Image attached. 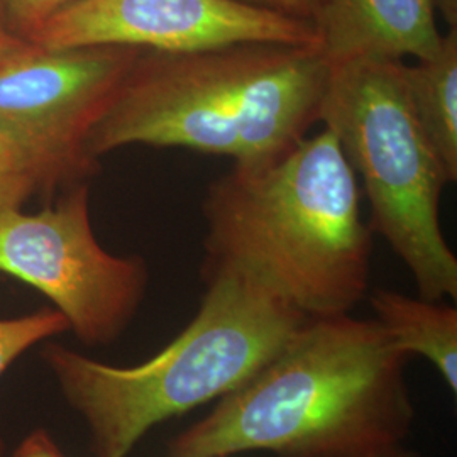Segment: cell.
I'll list each match as a JSON object with an SVG mask.
<instances>
[{
    "label": "cell",
    "instance_id": "1",
    "mask_svg": "<svg viewBox=\"0 0 457 457\" xmlns=\"http://www.w3.org/2000/svg\"><path fill=\"white\" fill-rule=\"evenodd\" d=\"M407 361L375 319H307L271 360L170 442L168 456H385L415 420Z\"/></svg>",
    "mask_w": 457,
    "mask_h": 457
},
{
    "label": "cell",
    "instance_id": "2",
    "mask_svg": "<svg viewBox=\"0 0 457 457\" xmlns=\"http://www.w3.org/2000/svg\"><path fill=\"white\" fill-rule=\"evenodd\" d=\"M202 213L204 270L254 278L311 319L351 313L368 295L373 230L327 128L262 163L232 164L207 187Z\"/></svg>",
    "mask_w": 457,
    "mask_h": 457
},
{
    "label": "cell",
    "instance_id": "3",
    "mask_svg": "<svg viewBox=\"0 0 457 457\" xmlns=\"http://www.w3.org/2000/svg\"><path fill=\"white\" fill-rule=\"evenodd\" d=\"M328 65L317 46L243 43L141 51L88 137L98 160L119 147H187L262 163L320 122Z\"/></svg>",
    "mask_w": 457,
    "mask_h": 457
},
{
    "label": "cell",
    "instance_id": "4",
    "mask_svg": "<svg viewBox=\"0 0 457 457\" xmlns=\"http://www.w3.org/2000/svg\"><path fill=\"white\" fill-rule=\"evenodd\" d=\"M192 322L151 360L112 366L51 344L43 361L97 457H128L154 425L219 400L271 360L307 319L245 273L204 270Z\"/></svg>",
    "mask_w": 457,
    "mask_h": 457
},
{
    "label": "cell",
    "instance_id": "5",
    "mask_svg": "<svg viewBox=\"0 0 457 457\" xmlns=\"http://www.w3.org/2000/svg\"><path fill=\"white\" fill-rule=\"evenodd\" d=\"M320 124L362 181L370 228L407 266L419 296L456 300L457 258L441 226L442 190L451 181L410 107L403 62L328 66Z\"/></svg>",
    "mask_w": 457,
    "mask_h": 457
},
{
    "label": "cell",
    "instance_id": "6",
    "mask_svg": "<svg viewBox=\"0 0 457 457\" xmlns=\"http://www.w3.org/2000/svg\"><path fill=\"white\" fill-rule=\"evenodd\" d=\"M0 273L49 298L87 345L117 341L139 311L147 287L141 258L115 256L98 243L83 183L43 212L0 213Z\"/></svg>",
    "mask_w": 457,
    "mask_h": 457
},
{
    "label": "cell",
    "instance_id": "7",
    "mask_svg": "<svg viewBox=\"0 0 457 457\" xmlns=\"http://www.w3.org/2000/svg\"><path fill=\"white\" fill-rule=\"evenodd\" d=\"M141 51L24 43L0 60V134L41 164L49 185L85 180L98 170L88 137Z\"/></svg>",
    "mask_w": 457,
    "mask_h": 457
},
{
    "label": "cell",
    "instance_id": "8",
    "mask_svg": "<svg viewBox=\"0 0 457 457\" xmlns=\"http://www.w3.org/2000/svg\"><path fill=\"white\" fill-rule=\"evenodd\" d=\"M29 43L190 53L243 43L317 46L319 37L307 21L239 0H79L46 21Z\"/></svg>",
    "mask_w": 457,
    "mask_h": 457
},
{
    "label": "cell",
    "instance_id": "9",
    "mask_svg": "<svg viewBox=\"0 0 457 457\" xmlns=\"http://www.w3.org/2000/svg\"><path fill=\"white\" fill-rule=\"evenodd\" d=\"M434 0H312L311 22L327 65L424 60L441 46Z\"/></svg>",
    "mask_w": 457,
    "mask_h": 457
},
{
    "label": "cell",
    "instance_id": "10",
    "mask_svg": "<svg viewBox=\"0 0 457 457\" xmlns=\"http://www.w3.org/2000/svg\"><path fill=\"white\" fill-rule=\"evenodd\" d=\"M375 320L405 354L430 361L457 393V309L422 296L378 288L370 295Z\"/></svg>",
    "mask_w": 457,
    "mask_h": 457
},
{
    "label": "cell",
    "instance_id": "11",
    "mask_svg": "<svg viewBox=\"0 0 457 457\" xmlns=\"http://www.w3.org/2000/svg\"><path fill=\"white\" fill-rule=\"evenodd\" d=\"M403 83L413 115L439 156L451 183L457 181V28L441 46L413 65L403 62Z\"/></svg>",
    "mask_w": 457,
    "mask_h": 457
},
{
    "label": "cell",
    "instance_id": "12",
    "mask_svg": "<svg viewBox=\"0 0 457 457\" xmlns=\"http://www.w3.org/2000/svg\"><path fill=\"white\" fill-rule=\"evenodd\" d=\"M66 330H70L68 322L63 313L56 309H43L14 319H0V378L36 344ZM4 454L5 442L0 437V457Z\"/></svg>",
    "mask_w": 457,
    "mask_h": 457
},
{
    "label": "cell",
    "instance_id": "13",
    "mask_svg": "<svg viewBox=\"0 0 457 457\" xmlns=\"http://www.w3.org/2000/svg\"><path fill=\"white\" fill-rule=\"evenodd\" d=\"M41 185H49L41 164L24 147L0 134V213L21 209Z\"/></svg>",
    "mask_w": 457,
    "mask_h": 457
},
{
    "label": "cell",
    "instance_id": "14",
    "mask_svg": "<svg viewBox=\"0 0 457 457\" xmlns=\"http://www.w3.org/2000/svg\"><path fill=\"white\" fill-rule=\"evenodd\" d=\"M79 0H0V21L16 34L29 41L46 21Z\"/></svg>",
    "mask_w": 457,
    "mask_h": 457
},
{
    "label": "cell",
    "instance_id": "15",
    "mask_svg": "<svg viewBox=\"0 0 457 457\" xmlns=\"http://www.w3.org/2000/svg\"><path fill=\"white\" fill-rule=\"evenodd\" d=\"M12 457H66L45 428H36L19 444Z\"/></svg>",
    "mask_w": 457,
    "mask_h": 457
},
{
    "label": "cell",
    "instance_id": "16",
    "mask_svg": "<svg viewBox=\"0 0 457 457\" xmlns=\"http://www.w3.org/2000/svg\"><path fill=\"white\" fill-rule=\"evenodd\" d=\"M239 2L311 22L312 0H239Z\"/></svg>",
    "mask_w": 457,
    "mask_h": 457
},
{
    "label": "cell",
    "instance_id": "17",
    "mask_svg": "<svg viewBox=\"0 0 457 457\" xmlns=\"http://www.w3.org/2000/svg\"><path fill=\"white\" fill-rule=\"evenodd\" d=\"M24 43V39L17 37L16 34L11 33L2 22H0V60L5 58L7 54H11L12 51L21 48Z\"/></svg>",
    "mask_w": 457,
    "mask_h": 457
},
{
    "label": "cell",
    "instance_id": "18",
    "mask_svg": "<svg viewBox=\"0 0 457 457\" xmlns=\"http://www.w3.org/2000/svg\"><path fill=\"white\" fill-rule=\"evenodd\" d=\"M437 16L449 26V29L457 28V0H434Z\"/></svg>",
    "mask_w": 457,
    "mask_h": 457
},
{
    "label": "cell",
    "instance_id": "19",
    "mask_svg": "<svg viewBox=\"0 0 457 457\" xmlns=\"http://www.w3.org/2000/svg\"><path fill=\"white\" fill-rule=\"evenodd\" d=\"M381 457H419L417 454H413V453H410L407 451L403 445H400V447H396V449H393L390 451L388 454H385V456Z\"/></svg>",
    "mask_w": 457,
    "mask_h": 457
},
{
    "label": "cell",
    "instance_id": "20",
    "mask_svg": "<svg viewBox=\"0 0 457 457\" xmlns=\"http://www.w3.org/2000/svg\"><path fill=\"white\" fill-rule=\"evenodd\" d=\"M0 22H2V21H0Z\"/></svg>",
    "mask_w": 457,
    "mask_h": 457
}]
</instances>
